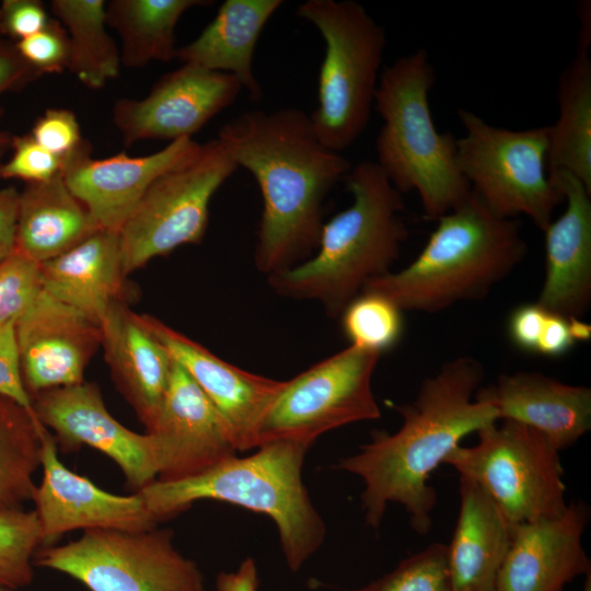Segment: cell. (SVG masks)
<instances>
[{
  "mask_svg": "<svg viewBox=\"0 0 591 591\" xmlns=\"http://www.w3.org/2000/svg\"><path fill=\"white\" fill-rule=\"evenodd\" d=\"M217 138L262 194L257 269L268 277L306 260L318 246L323 202L350 161L325 147L310 115L296 107L245 111L223 124Z\"/></svg>",
  "mask_w": 591,
  "mask_h": 591,
  "instance_id": "obj_1",
  "label": "cell"
},
{
  "mask_svg": "<svg viewBox=\"0 0 591 591\" xmlns=\"http://www.w3.org/2000/svg\"><path fill=\"white\" fill-rule=\"evenodd\" d=\"M484 374L483 364L470 356L445 362L422 381L414 401L396 406L403 419L398 430L374 431L357 453L334 466L362 479L369 526L379 528L389 503L395 502L417 534L430 531L438 500L429 485L431 473L463 438L499 420L490 404L475 398Z\"/></svg>",
  "mask_w": 591,
  "mask_h": 591,
  "instance_id": "obj_2",
  "label": "cell"
},
{
  "mask_svg": "<svg viewBox=\"0 0 591 591\" xmlns=\"http://www.w3.org/2000/svg\"><path fill=\"white\" fill-rule=\"evenodd\" d=\"M344 179L352 202L323 224L314 255L268 276L277 294L315 300L332 317L370 280L391 271L408 236L403 194L375 161L357 163Z\"/></svg>",
  "mask_w": 591,
  "mask_h": 591,
  "instance_id": "obj_3",
  "label": "cell"
},
{
  "mask_svg": "<svg viewBox=\"0 0 591 591\" xmlns=\"http://www.w3.org/2000/svg\"><path fill=\"white\" fill-rule=\"evenodd\" d=\"M309 448L288 440L266 442L251 455H233L195 476L155 479L138 494L158 522L198 500L224 501L265 514L277 526L289 569L298 571L326 535L325 523L302 480Z\"/></svg>",
  "mask_w": 591,
  "mask_h": 591,
  "instance_id": "obj_4",
  "label": "cell"
},
{
  "mask_svg": "<svg viewBox=\"0 0 591 591\" xmlns=\"http://www.w3.org/2000/svg\"><path fill=\"white\" fill-rule=\"evenodd\" d=\"M437 221L409 265L370 280L362 291L383 296L402 311L438 313L484 299L526 255L515 219L496 216L473 192Z\"/></svg>",
  "mask_w": 591,
  "mask_h": 591,
  "instance_id": "obj_5",
  "label": "cell"
},
{
  "mask_svg": "<svg viewBox=\"0 0 591 591\" xmlns=\"http://www.w3.org/2000/svg\"><path fill=\"white\" fill-rule=\"evenodd\" d=\"M436 71L426 49L397 58L380 74L373 107L383 124L376 164L402 194H418L425 217L438 220L472 193L456 161V138L440 132L429 94Z\"/></svg>",
  "mask_w": 591,
  "mask_h": 591,
  "instance_id": "obj_6",
  "label": "cell"
},
{
  "mask_svg": "<svg viewBox=\"0 0 591 591\" xmlns=\"http://www.w3.org/2000/svg\"><path fill=\"white\" fill-rule=\"evenodd\" d=\"M296 14L313 24L325 43L318 102L310 119L321 142L341 153L369 124L386 46L385 31L354 0H306Z\"/></svg>",
  "mask_w": 591,
  "mask_h": 591,
  "instance_id": "obj_7",
  "label": "cell"
},
{
  "mask_svg": "<svg viewBox=\"0 0 591 591\" xmlns=\"http://www.w3.org/2000/svg\"><path fill=\"white\" fill-rule=\"evenodd\" d=\"M457 118L456 161L472 192L496 216H525L543 232L564 202L547 169L549 126L511 130L464 108Z\"/></svg>",
  "mask_w": 591,
  "mask_h": 591,
  "instance_id": "obj_8",
  "label": "cell"
},
{
  "mask_svg": "<svg viewBox=\"0 0 591 591\" xmlns=\"http://www.w3.org/2000/svg\"><path fill=\"white\" fill-rule=\"evenodd\" d=\"M472 447L444 460L475 482L512 525L560 517L568 508L559 450L541 432L501 420L478 430Z\"/></svg>",
  "mask_w": 591,
  "mask_h": 591,
  "instance_id": "obj_9",
  "label": "cell"
},
{
  "mask_svg": "<svg viewBox=\"0 0 591 591\" xmlns=\"http://www.w3.org/2000/svg\"><path fill=\"white\" fill-rule=\"evenodd\" d=\"M218 139L198 146L161 174L118 232L125 277L158 256L198 244L209 222L213 195L237 170Z\"/></svg>",
  "mask_w": 591,
  "mask_h": 591,
  "instance_id": "obj_10",
  "label": "cell"
},
{
  "mask_svg": "<svg viewBox=\"0 0 591 591\" xmlns=\"http://www.w3.org/2000/svg\"><path fill=\"white\" fill-rule=\"evenodd\" d=\"M34 565L59 571L89 591H205L198 565L169 529L86 530L62 545L42 546Z\"/></svg>",
  "mask_w": 591,
  "mask_h": 591,
  "instance_id": "obj_11",
  "label": "cell"
},
{
  "mask_svg": "<svg viewBox=\"0 0 591 591\" xmlns=\"http://www.w3.org/2000/svg\"><path fill=\"white\" fill-rule=\"evenodd\" d=\"M380 356L349 345L285 381L259 425L257 447L278 440L311 447L329 430L379 419L371 379Z\"/></svg>",
  "mask_w": 591,
  "mask_h": 591,
  "instance_id": "obj_12",
  "label": "cell"
},
{
  "mask_svg": "<svg viewBox=\"0 0 591 591\" xmlns=\"http://www.w3.org/2000/svg\"><path fill=\"white\" fill-rule=\"evenodd\" d=\"M32 408L63 452L82 445L99 450L117 464L136 493L158 478L160 454L154 437L135 432L114 418L95 383L83 381L40 392L32 398Z\"/></svg>",
  "mask_w": 591,
  "mask_h": 591,
  "instance_id": "obj_13",
  "label": "cell"
},
{
  "mask_svg": "<svg viewBox=\"0 0 591 591\" xmlns=\"http://www.w3.org/2000/svg\"><path fill=\"white\" fill-rule=\"evenodd\" d=\"M242 89L230 73L182 63L162 76L143 99L118 100L113 120L126 146L148 139L192 138L234 103Z\"/></svg>",
  "mask_w": 591,
  "mask_h": 591,
  "instance_id": "obj_14",
  "label": "cell"
},
{
  "mask_svg": "<svg viewBox=\"0 0 591 591\" xmlns=\"http://www.w3.org/2000/svg\"><path fill=\"white\" fill-rule=\"evenodd\" d=\"M43 478L33 495L43 546L54 545L65 533L82 529H112L129 532L149 530L158 521L138 493L120 496L96 486L66 467L58 445L45 427L42 439Z\"/></svg>",
  "mask_w": 591,
  "mask_h": 591,
  "instance_id": "obj_15",
  "label": "cell"
},
{
  "mask_svg": "<svg viewBox=\"0 0 591 591\" xmlns=\"http://www.w3.org/2000/svg\"><path fill=\"white\" fill-rule=\"evenodd\" d=\"M23 385L36 394L84 381L101 346L100 325L44 290L15 323Z\"/></svg>",
  "mask_w": 591,
  "mask_h": 591,
  "instance_id": "obj_16",
  "label": "cell"
},
{
  "mask_svg": "<svg viewBox=\"0 0 591 591\" xmlns=\"http://www.w3.org/2000/svg\"><path fill=\"white\" fill-rule=\"evenodd\" d=\"M143 317L172 359L188 373L219 412L237 452L256 449L259 425L285 381L240 369L157 317L148 314H143Z\"/></svg>",
  "mask_w": 591,
  "mask_h": 591,
  "instance_id": "obj_17",
  "label": "cell"
},
{
  "mask_svg": "<svg viewBox=\"0 0 591 591\" xmlns=\"http://www.w3.org/2000/svg\"><path fill=\"white\" fill-rule=\"evenodd\" d=\"M147 432L159 449L160 480L195 476L237 452L219 412L175 361L159 416Z\"/></svg>",
  "mask_w": 591,
  "mask_h": 591,
  "instance_id": "obj_18",
  "label": "cell"
},
{
  "mask_svg": "<svg viewBox=\"0 0 591 591\" xmlns=\"http://www.w3.org/2000/svg\"><path fill=\"white\" fill-rule=\"evenodd\" d=\"M197 146L183 138L143 157L120 153L94 159L85 142L62 160L61 175L99 229L118 233L150 185Z\"/></svg>",
  "mask_w": 591,
  "mask_h": 591,
  "instance_id": "obj_19",
  "label": "cell"
},
{
  "mask_svg": "<svg viewBox=\"0 0 591 591\" xmlns=\"http://www.w3.org/2000/svg\"><path fill=\"white\" fill-rule=\"evenodd\" d=\"M566 207L543 231L545 278L536 303L581 318L591 304V190L568 172H549Z\"/></svg>",
  "mask_w": 591,
  "mask_h": 591,
  "instance_id": "obj_20",
  "label": "cell"
},
{
  "mask_svg": "<svg viewBox=\"0 0 591 591\" xmlns=\"http://www.w3.org/2000/svg\"><path fill=\"white\" fill-rule=\"evenodd\" d=\"M588 518L586 505L571 502L558 518L514 525L495 591H564L591 572L582 546Z\"/></svg>",
  "mask_w": 591,
  "mask_h": 591,
  "instance_id": "obj_21",
  "label": "cell"
},
{
  "mask_svg": "<svg viewBox=\"0 0 591 591\" xmlns=\"http://www.w3.org/2000/svg\"><path fill=\"white\" fill-rule=\"evenodd\" d=\"M111 376L149 431L159 416L174 360L149 328L143 314L116 301L100 324Z\"/></svg>",
  "mask_w": 591,
  "mask_h": 591,
  "instance_id": "obj_22",
  "label": "cell"
},
{
  "mask_svg": "<svg viewBox=\"0 0 591 591\" xmlns=\"http://www.w3.org/2000/svg\"><path fill=\"white\" fill-rule=\"evenodd\" d=\"M475 398L490 404L499 420H511L543 433L559 451L591 428V390L538 372L500 374Z\"/></svg>",
  "mask_w": 591,
  "mask_h": 591,
  "instance_id": "obj_23",
  "label": "cell"
},
{
  "mask_svg": "<svg viewBox=\"0 0 591 591\" xmlns=\"http://www.w3.org/2000/svg\"><path fill=\"white\" fill-rule=\"evenodd\" d=\"M123 273L118 233L97 230L66 253L39 264L40 288L56 300L101 324L121 300Z\"/></svg>",
  "mask_w": 591,
  "mask_h": 591,
  "instance_id": "obj_24",
  "label": "cell"
},
{
  "mask_svg": "<svg viewBox=\"0 0 591 591\" xmlns=\"http://www.w3.org/2000/svg\"><path fill=\"white\" fill-rule=\"evenodd\" d=\"M513 526L475 482L460 476V509L447 545L453 591H495Z\"/></svg>",
  "mask_w": 591,
  "mask_h": 591,
  "instance_id": "obj_25",
  "label": "cell"
},
{
  "mask_svg": "<svg viewBox=\"0 0 591 591\" xmlns=\"http://www.w3.org/2000/svg\"><path fill=\"white\" fill-rule=\"evenodd\" d=\"M282 0H225L215 19L189 44L177 48L182 63L198 66L234 76L258 102L263 90L253 70L258 37L282 5Z\"/></svg>",
  "mask_w": 591,
  "mask_h": 591,
  "instance_id": "obj_26",
  "label": "cell"
},
{
  "mask_svg": "<svg viewBox=\"0 0 591 591\" xmlns=\"http://www.w3.org/2000/svg\"><path fill=\"white\" fill-rule=\"evenodd\" d=\"M100 230L61 173L28 183L19 194L15 250L38 265L71 250Z\"/></svg>",
  "mask_w": 591,
  "mask_h": 591,
  "instance_id": "obj_27",
  "label": "cell"
},
{
  "mask_svg": "<svg viewBox=\"0 0 591 591\" xmlns=\"http://www.w3.org/2000/svg\"><path fill=\"white\" fill-rule=\"evenodd\" d=\"M558 117L549 126L547 169L568 172L591 190V58L577 53L559 76Z\"/></svg>",
  "mask_w": 591,
  "mask_h": 591,
  "instance_id": "obj_28",
  "label": "cell"
},
{
  "mask_svg": "<svg viewBox=\"0 0 591 591\" xmlns=\"http://www.w3.org/2000/svg\"><path fill=\"white\" fill-rule=\"evenodd\" d=\"M201 0H113L106 4V23L121 40L120 61L141 68L151 61L175 58V28L181 16Z\"/></svg>",
  "mask_w": 591,
  "mask_h": 591,
  "instance_id": "obj_29",
  "label": "cell"
},
{
  "mask_svg": "<svg viewBox=\"0 0 591 591\" xmlns=\"http://www.w3.org/2000/svg\"><path fill=\"white\" fill-rule=\"evenodd\" d=\"M103 0H53L50 9L70 45L68 69L89 89H102L119 73L120 54L106 31Z\"/></svg>",
  "mask_w": 591,
  "mask_h": 591,
  "instance_id": "obj_30",
  "label": "cell"
},
{
  "mask_svg": "<svg viewBox=\"0 0 591 591\" xmlns=\"http://www.w3.org/2000/svg\"><path fill=\"white\" fill-rule=\"evenodd\" d=\"M44 429L33 410L0 395V510L33 499Z\"/></svg>",
  "mask_w": 591,
  "mask_h": 591,
  "instance_id": "obj_31",
  "label": "cell"
},
{
  "mask_svg": "<svg viewBox=\"0 0 591 591\" xmlns=\"http://www.w3.org/2000/svg\"><path fill=\"white\" fill-rule=\"evenodd\" d=\"M403 311L391 300L362 291L338 316L350 345L382 354L393 348L404 331Z\"/></svg>",
  "mask_w": 591,
  "mask_h": 591,
  "instance_id": "obj_32",
  "label": "cell"
},
{
  "mask_svg": "<svg viewBox=\"0 0 591 591\" xmlns=\"http://www.w3.org/2000/svg\"><path fill=\"white\" fill-rule=\"evenodd\" d=\"M43 546L34 510H0V587L18 590L34 579V557Z\"/></svg>",
  "mask_w": 591,
  "mask_h": 591,
  "instance_id": "obj_33",
  "label": "cell"
},
{
  "mask_svg": "<svg viewBox=\"0 0 591 591\" xmlns=\"http://www.w3.org/2000/svg\"><path fill=\"white\" fill-rule=\"evenodd\" d=\"M356 591H453L447 545H428Z\"/></svg>",
  "mask_w": 591,
  "mask_h": 591,
  "instance_id": "obj_34",
  "label": "cell"
},
{
  "mask_svg": "<svg viewBox=\"0 0 591 591\" xmlns=\"http://www.w3.org/2000/svg\"><path fill=\"white\" fill-rule=\"evenodd\" d=\"M39 290V265L14 250L0 263V325L16 322Z\"/></svg>",
  "mask_w": 591,
  "mask_h": 591,
  "instance_id": "obj_35",
  "label": "cell"
},
{
  "mask_svg": "<svg viewBox=\"0 0 591 591\" xmlns=\"http://www.w3.org/2000/svg\"><path fill=\"white\" fill-rule=\"evenodd\" d=\"M15 48L22 59L40 76L61 73L68 69L69 38L57 19L50 18L42 31L19 40Z\"/></svg>",
  "mask_w": 591,
  "mask_h": 591,
  "instance_id": "obj_36",
  "label": "cell"
},
{
  "mask_svg": "<svg viewBox=\"0 0 591 591\" xmlns=\"http://www.w3.org/2000/svg\"><path fill=\"white\" fill-rule=\"evenodd\" d=\"M13 153L0 167L1 178L40 183L61 173L62 160L39 146L32 136L12 137Z\"/></svg>",
  "mask_w": 591,
  "mask_h": 591,
  "instance_id": "obj_37",
  "label": "cell"
},
{
  "mask_svg": "<svg viewBox=\"0 0 591 591\" xmlns=\"http://www.w3.org/2000/svg\"><path fill=\"white\" fill-rule=\"evenodd\" d=\"M32 138L61 160L79 150L82 138L76 115L66 108H48L35 121Z\"/></svg>",
  "mask_w": 591,
  "mask_h": 591,
  "instance_id": "obj_38",
  "label": "cell"
},
{
  "mask_svg": "<svg viewBox=\"0 0 591 591\" xmlns=\"http://www.w3.org/2000/svg\"><path fill=\"white\" fill-rule=\"evenodd\" d=\"M15 323L0 325V395L33 410L32 398L22 382Z\"/></svg>",
  "mask_w": 591,
  "mask_h": 591,
  "instance_id": "obj_39",
  "label": "cell"
},
{
  "mask_svg": "<svg viewBox=\"0 0 591 591\" xmlns=\"http://www.w3.org/2000/svg\"><path fill=\"white\" fill-rule=\"evenodd\" d=\"M49 16L36 0H5L0 9V31L20 40L42 31Z\"/></svg>",
  "mask_w": 591,
  "mask_h": 591,
  "instance_id": "obj_40",
  "label": "cell"
},
{
  "mask_svg": "<svg viewBox=\"0 0 591 591\" xmlns=\"http://www.w3.org/2000/svg\"><path fill=\"white\" fill-rule=\"evenodd\" d=\"M547 312L536 302L518 306L509 316L508 334L520 349L535 352Z\"/></svg>",
  "mask_w": 591,
  "mask_h": 591,
  "instance_id": "obj_41",
  "label": "cell"
},
{
  "mask_svg": "<svg viewBox=\"0 0 591 591\" xmlns=\"http://www.w3.org/2000/svg\"><path fill=\"white\" fill-rule=\"evenodd\" d=\"M575 344L569 329V318L547 312L535 352L546 357H560Z\"/></svg>",
  "mask_w": 591,
  "mask_h": 591,
  "instance_id": "obj_42",
  "label": "cell"
},
{
  "mask_svg": "<svg viewBox=\"0 0 591 591\" xmlns=\"http://www.w3.org/2000/svg\"><path fill=\"white\" fill-rule=\"evenodd\" d=\"M39 76L22 59L15 47L0 43V94Z\"/></svg>",
  "mask_w": 591,
  "mask_h": 591,
  "instance_id": "obj_43",
  "label": "cell"
},
{
  "mask_svg": "<svg viewBox=\"0 0 591 591\" xmlns=\"http://www.w3.org/2000/svg\"><path fill=\"white\" fill-rule=\"evenodd\" d=\"M19 194L13 186L0 188V263L15 250Z\"/></svg>",
  "mask_w": 591,
  "mask_h": 591,
  "instance_id": "obj_44",
  "label": "cell"
},
{
  "mask_svg": "<svg viewBox=\"0 0 591 591\" xmlns=\"http://www.w3.org/2000/svg\"><path fill=\"white\" fill-rule=\"evenodd\" d=\"M217 591H258L257 566L253 558L244 559L235 571L220 572L216 580Z\"/></svg>",
  "mask_w": 591,
  "mask_h": 591,
  "instance_id": "obj_45",
  "label": "cell"
},
{
  "mask_svg": "<svg viewBox=\"0 0 591 591\" xmlns=\"http://www.w3.org/2000/svg\"><path fill=\"white\" fill-rule=\"evenodd\" d=\"M578 16L580 27L578 34V47L590 49L591 46V23H590V2L583 1L578 4Z\"/></svg>",
  "mask_w": 591,
  "mask_h": 591,
  "instance_id": "obj_46",
  "label": "cell"
},
{
  "mask_svg": "<svg viewBox=\"0 0 591 591\" xmlns=\"http://www.w3.org/2000/svg\"><path fill=\"white\" fill-rule=\"evenodd\" d=\"M569 329L575 341H587L591 338V326L581 318H569Z\"/></svg>",
  "mask_w": 591,
  "mask_h": 591,
  "instance_id": "obj_47",
  "label": "cell"
},
{
  "mask_svg": "<svg viewBox=\"0 0 591 591\" xmlns=\"http://www.w3.org/2000/svg\"><path fill=\"white\" fill-rule=\"evenodd\" d=\"M12 136L7 132L0 131V167L2 165V158L8 149L11 147Z\"/></svg>",
  "mask_w": 591,
  "mask_h": 591,
  "instance_id": "obj_48",
  "label": "cell"
},
{
  "mask_svg": "<svg viewBox=\"0 0 591 591\" xmlns=\"http://www.w3.org/2000/svg\"><path fill=\"white\" fill-rule=\"evenodd\" d=\"M582 591H591V572L587 575Z\"/></svg>",
  "mask_w": 591,
  "mask_h": 591,
  "instance_id": "obj_49",
  "label": "cell"
},
{
  "mask_svg": "<svg viewBox=\"0 0 591 591\" xmlns=\"http://www.w3.org/2000/svg\"><path fill=\"white\" fill-rule=\"evenodd\" d=\"M0 591H13V590H10V589H7V588H3V587H0Z\"/></svg>",
  "mask_w": 591,
  "mask_h": 591,
  "instance_id": "obj_50",
  "label": "cell"
}]
</instances>
